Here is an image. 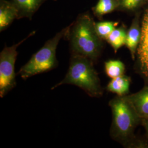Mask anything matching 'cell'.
Masks as SVG:
<instances>
[{"mask_svg": "<svg viewBox=\"0 0 148 148\" xmlns=\"http://www.w3.org/2000/svg\"><path fill=\"white\" fill-rule=\"evenodd\" d=\"M15 19H18V11L10 1H0V32L9 27Z\"/></svg>", "mask_w": 148, "mask_h": 148, "instance_id": "10", "label": "cell"}, {"mask_svg": "<svg viewBox=\"0 0 148 148\" xmlns=\"http://www.w3.org/2000/svg\"><path fill=\"white\" fill-rule=\"evenodd\" d=\"M65 84L75 85L92 97H99L103 94L100 79L94 68L93 61L79 54H72L65 77L51 89Z\"/></svg>", "mask_w": 148, "mask_h": 148, "instance_id": "2", "label": "cell"}, {"mask_svg": "<svg viewBox=\"0 0 148 148\" xmlns=\"http://www.w3.org/2000/svg\"><path fill=\"white\" fill-rule=\"evenodd\" d=\"M35 34L32 32L25 38L11 47H5L0 53V96L3 98L16 85L14 65L18 47Z\"/></svg>", "mask_w": 148, "mask_h": 148, "instance_id": "5", "label": "cell"}, {"mask_svg": "<svg viewBox=\"0 0 148 148\" xmlns=\"http://www.w3.org/2000/svg\"><path fill=\"white\" fill-rule=\"evenodd\" d=\"M54 1H56V0H54Z\"/></svg>", "mask_w": 148, "mask_h": 148, "instance_id": "18", "label": "cell"}, {"mask_svg": "<svg viewBox=\"0 0 148 148\" xmlns=\"http://www.w3.org/2000/svg\"><path fill=\"white\" fill-rule=\"evenodd\" d=\"M95 23L88 13L80 14L71 23L66 36L73 54L84 56L93 62L99 57L103 48V40L97 33Z\"/></svg>", "mask_w": 148, "mask_h": 148, "instance_id": "1", "label": "cell"}, {"mask_svg": "<svg viewBox=\"0 0 148 148\" xmlns=\"http://www.w3.org/2000/svg\"><path fill=\"white\" fill-rule=\"evenodd\" d=\"M71 26V24L58 32L53 38L48 40L42 47L33 54L28 62L21 67L19 74L23 79L47 72L57 66V48L60 40L66 37Z\"/></svg>", "mask_w": 148, "mask_h": 148, "instance_id": "4", "label": "cell"}, {"mask_svg": "<svg viewBox=\"0 0 148 148\" xmlns=\"http://www.w3.org/2000/svg\"><path fill=\"white\" fill-rule=\"evenodd\" d=\"M126 97L141 120L148 119V86L137 93Z\"/></svg>", "mask_w": 148, "mask_h": 148, "instance_id": "7", "label": "cell"}, {"mask_svg": "<svg viewBox=\"0 0 148 148\" xmlns=\"http://www.w3.org/2000/svg\"><path fill=\"white\" fill-rule=\"evenodd\" d=\"M148 0H119L118 10L126 12H134L143 7Z\"/></svg>", "mask_w": 148, "mask_h": 148, "instance_id": "16", "label": "cell"}, {"mask_svg": "<svg viewBox=\"0 0 148 148\" xmlns=\"http://www.w3.org/2000/svg\"><path fill=\"white\" fill-rule=\"evenodd\" d=\"M142 122L143 126L145 128V130L148 136V119H142Z\"/></svg>", "mask_w": 148, "mask_h": 148, "instance_id": "17", "label": "cell"}, {"mask_svg": "<svg viewBox=\"0 0 148 148\" xmlns=\"http://www.w3.org/2000/svg\"><path fill=\"white\" fill-rule=\"evenodd\" d=\"M45 0H11L18 11V19H32Z\"/></svg>", "mask_w": 148, "mask_h": 148, "instance_id": "9", "label": "cell"}, {"mask_svg": "<svg viewBox=\"0 0 148 148\" xmlns=\"http://www.w3.org/2000/svg\"><path fill=\"white\" fill-rule=\"evenodd\" d=\"M131 84V78L126 75H122L112 79L107 85L106 89L118 96H125L129 92Z\"/></svg>", "mask_w": 148, "mask_h": 148, "instance_id": "11", "label": "cell"}, {"mask_svg": "<svg viewBox=\"0 0 148 148\" xmlns=\"http://www.w3.org/2000/svg\"><path fill=\"white\" fill-rule=\"evenodd\" d=\"M112 114L111 137L124 145L132 144L133 133L141 119L126 95L117 96L109 101Z\"/></svg>", "mask_w": 148, "mask_h": 148, "instance_id": "3", "label": "cell"}, {"mask_svg": "<svg viewBox=\"0 0 148 148\" xmlns=\"http://www.w3.org/2000/svg\"><path fill=\"white\" fill-rule=\"evenodd\" d=\"M119 7V0H99L92 8V11L95 16L98 18H101L113 11L118 10Z\"/></svg>", "mask_w": 148, "mask_h": 148, "instance_id": "13", "label": "cell"}, {"mask_svg": "<svg viewBox=\"0 0 148 148\" xmlns=\"http://www.w3.org/2000/svg\"><path fill=\"white\" fill-rule=\"evenodd\" d=\"M139 15L137 14L133 19L130 29L127 30L126 46L128 49L132 59L137 54L138 47L141 37V24Z\"/></svg>", "mask_w": 148, "mask_h": 148, "instance_id": "8", "label": "cell"}, {"mask_svg": "<svg viewBox=\"0 0 148 148\" xmlns=\"http://www.w3.org/2000/svg\"><path fill=\"white\" fill-rule=\"evenodd\" d=\"M105 70L106 75L111 79L123 75L125 66L119 60H110L105 63Z\"/></svg>", "mask_w": 148, "mask_h": 148, "instance_id": "14", "label": "cell"}, {"mask_svg": "<svg viewBox=\"0 0 148 148\" xmlns=\"http://www.w3.org/2000/svg\"><path fill=\"white\" fill-rule=\"evenodd\" d=\"M127 30L124 26L116 27L114 30L106 41L114 49L115 53L122 46L126 45Z\"/></svg>", "mask_w": 148, "mask_h": 148, "instance_id": "12", "label": "cell"}, {"mask_svg": "<svg viewBox=\"0 0 148 148\" xmlns=\"http://www.w3.org/2000/svg\"><path fill=\"white\" fill-rule=\"evenodd\" d=\"M118 24L119 23L116 21H103L95 23V30L102 40H106L112 31L116 28Z\"/></svg>", "mask_w": 148, "mask_h": 148, "instance_id": "15", "label": "cell"}, {"mask_svg": "<svg viewBox=\"0 0 148 148\" xmlns=\"http://www.w3.org/2000/svg\"><path fill=\"white\" fill-rule=\"evenodd\" d=\"M137 55L140 72L148 78V9L144 12L141 23V37Z\"/></svg>", "mask_w": 148, "mask_h": 148, "instance_id": "6", "label": "cell"}]
</instances>
